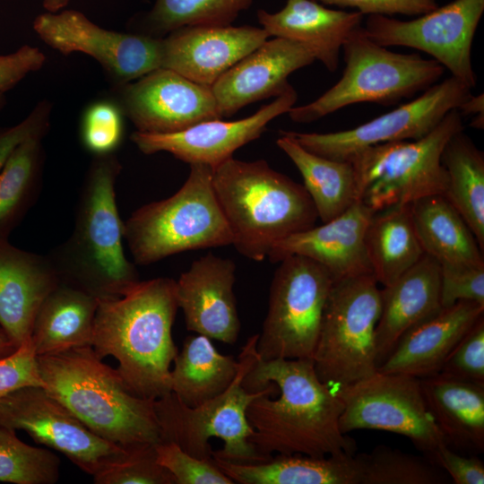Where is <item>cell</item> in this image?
<instances>
[{
    "label": "cell",
    "instance_id": "obj_23",
    "mask_svg": "<svg viewBox=\"0 0 484 484\" xmlns=\"http://www.w3.org/2000/svg\"><path fill=\"white\" fill-rule=\"evenodd\" d=\"M60 281L50 256L0 238V326L17 346L30 338L39 307Z\"/></svg>",
    "mask_w": 484,
    "mask_h": 484
},
{
    "label": "cell",
    "instance_id": "obj_32",
    "mask_svg": "<svg viewBox=\"0 0 484 484\" xmlns=\"http://www.w3.org/2000/svg\"><path fill=\"white\" fill-rule=\"evenodd\" d=\"M276 143L300 172L303 186L323 222L336 218L358 201L355 173L350 161L315 154L285 131L281 132Z\"/></svg>",
    "mask_w": 484,
    "mask_h": 484
},
{
    "label": "cell",
    "instance_id": "obj_2",
    "mask_svg": "<svg viewBox=\"0 0 484 484\" xmlns=\"http://www.w3.org/2000/svg\"><path fill=\"white\" fill-rule=\"evenodd\" d=\"M178 309L176 281H140L117 298H98L92 349L108 356L132 393L157 400L171 392L170 367L178 350L172 326Z\"/></svg>",
    "mask_w": 484,
    "mask_h": 484
},
{
    "label": "cell",
    "instance_id": "obj_49",
    "mask_svg": "<svg viewBox=\"0 0 484 484\" xmlns=\"http://www.w3.org/2000/svg\"><path fill=\"white\" fill-rule=\"evenodd\" d=\"M484 98L483 94L471 95L457 109L462 116L476 115L471 121V126L482 129L484 125Z\"/></svg>",
    "mask_w": 484,
    "mask_h": 484
},
{
    "label": "cell",
    "instance_id": "obj_10",
    "mask_svg": "<svg viewBox=\"0 0 484 484\" xmlns=\"http://www.w3.org/2000/svg\"><path fill=\"white\" fill-rule=\"evenodd\" d=\"M380 312V289L374 275L333 281L312 358L324 384L334 389L376 372V328Z\"/></svg>",
    "mask_w": 484,
    "mask_h": 484
},
{
    "label": "cell",
    "instance_id": "obj_13",
    "mask_svg": "<svg viewBox=\"0 0 484 484\" xmlns=\"http://www.w3.org/2000/svg\"><path fill=\"white\" fill-rule=\"evenodd\" d=\"M0 421L27 432L38 444L65 454L92 477L130 454L92 432L44 387L27 386L0 401Z\"/></svg>",
    "mask_w": 484,
    "mask_h": 484
},
{
    "label": "cell",
    "instance_id": "obj_25",
    "mask_svg": "<svg viewBox=\"0 0 484 484\" xmlns=\"http://www.w3.org/2000/svg\"><path fill=\"white\" fill-rule=\"evenodd\" d=\"M380 296L376 328L377 367L408 331L442 308L440 264L424 254L393 282L380 289Z\"/></svg>",
    "mask_w": 484,
    "mask_h": 484
},
{
    "label": "cell",
    "instance_id": "obj_14",
    "mask_svg": "<svg viewBox=\"0 0 484 484\" xmlns=\"http://www.w3.org/2000/svg\"><path fill=\"white\" fill-rule=\"evenodd\" d=\"M483 12L484 0H454L411 21L369 15L363 31L382 47L402 46L430 55L451 76L472 89L476 74L471 47Z\"/></svg>",
    "mask_w": 484,
    "mask_h": 484
},
{
    "label": "cell",
    "instance_id": "obj_1",
    "mask_svg": "<svg viewBox=\"0 0 484 484\" xmlns=\"http://www.w3.org/2000/svg\"><path fill=\"white\" fill-rule=\"evenodd\" d=\"M242 385L250 393L267 388L249 404V438L258 453L315 457L353 454L356 445L339 427L342 402L317 376L312 359H261Z\"/></svg>",
    "mask_w": 484,
    "mask_h": 484
},
{
    "label": "cell",
    "instance_id": "obj_36",
    "mask_svg": "<svg viewBox=\"0 0 484 484\" xmlns=\"http://www.w3.org/2000/svg\"><path fill=\"white\" fill-rule=\"evenodd\" d=\"M358 484H441L447 474L428 456H418L379 445L353 455Z\"/></svg>",
    "mask_w": 484,
    "mask_h": 484
},
{
    "label": "cell",
    "instance_id": "obj_48",
    "mask_svg": "<svg viewBox=\"0 0 484 484\" xmlns=\"http://www.w3.org/2000/svg\"><path fill=\"white\" fill-rule=\"evenodd\" d=\"M44 54L37 48L22 46L13 53L0 55V93L11 89L45 63Z\"/></svg>",
    "mask_w": 484,
    "mask_h": 484
},
{
    "label": "cell",
    "instance_id": "obj_46",
    "mask_svg": "<svg viewBox=\"0 0 484 484\" xmlns=\"http://www.w3.org/2000/svg\"><path fill=\"white\" fill-rule=\"evenodd\" d=\"M340 7L357 8L363 14L419 15L438 7L436 0H314Z\"/></svg>",
    "mask_w": 484,
    "mask_h": 484
},
{
    "label": "cell",
    "instance_id": "obj_8",
    "mask_svg": "<svg viewBox=\"0 0 484 484\" xmlns=\"http://www.w3.org/2000/svg\"><path fill=\"white\" fill-rule=\"evenodd\" d=\"M345 68L341 79L318 99L292 107L290 119L310 123L350 105L373 102L393 105L434 85L445 68L418 54L393 52L370 39L363 26L342 46Z\"/></svg>",
    "mask_w": 484,
    "mask_h": 484
},
{
    "label": "cell",
    "instance_id": "obj_33",
    "mask_svg": "<svg viewBox=\"0 0 484 484\" xmlns=\"http://www.w3.org/2000/svg\"><path fill=\"white\" fill-rule=\"evenodd\" d=\"M238 359L218 351L207 336L189 335L173 360L171 392L189 407L221 393L232 382Z\"/></svg>",
    "mask_w": 484,
    "mask_h": 484
},
{
    "label": "cell",
    "instance_id": "obj_38",
    "mask_svg": "<svg viewBox=\"0 0 484 484\" xmlns=\"http://www.w3.org/2000/svg\"><path fill=\"white\" fill-rule=\"evenodd\" d=\"M60 460L54 453L18 438L15 429L0 421V482L54 484Z\"/></svg>",
    "mask_w": 484,
    "mask_h": 484
},
{
    "label": "cell",
    "instance_id": "obj_4",
    "mask_svg": "<svg viewBox=\"0 0 484 484\" xmlns=\"http://www.w3.org/2000/svg\"><path fill=\"white\" fill-rule=\"evenodd\" d=\"M212 186L239 254L263 261L279 241L318 219L305 189L264 160L233 157L212 169Z\"/></svg>",
    "mask_w": 484,
    "mask_h": 484
},
{
    "label": "cell",
    "instance_id": "obj_24",
    "mask_svg": "<svg viewBox=\"0 0 484 484\" xmlns=\"http://www.w3.org/2000/svg\"><path fill=\"white\" fill-rule=\"evenodd\" d=\"M482 315L484 306L473 301L461 300L442 307L408 331L376 371L418 378L437 375L453 349Z\"/></svg>",
    "mask_w": 484,
    "mask_h": 484
},
{
    "label": "cell",
    "instance_id": "obj_50",
    "mask_svg": "<svg viewBox=\"0 0 484 484\" xmlns=\"http://www.w3.org/2000/svg\"><path fill=\"white\" fill-rule=\"evenodd\" d=\"M14 341L9 337L5 331L0 326V359L10 355L17 350Z\"/></svg>",
    "mask_w": 484,
    "mask_h": 484
},
{
    "label": "cell",
    "instance_id": "obj_31",
    "mask_svg": "<svg viewBox=\"0 0 484 484\" xmlns=\"http://www.w3.org/2000/svg\"><path fill=\"white\" fill-rule=\"evenodd\" d=\"M365 242L373 275L383 287L393 282L425 254L413 224L411 203L375 212Z\"/></svg>",
    "mask_w": 484,
    "mask_h": 484
},
{
    "label": "cell",
    "instance_id": "obj_11",
    "mask_svg": "<svg viewBox=\"0 0 484 484\" xmlns=\"http://www.w3.org/2000/svg\"><path fill=\"white\" fill-rule=\"evenodd\" d=\"M278 264L257 355L264 360L312 359L334 281L324 267L302 255H289Z\"/></svg>",
    "mask_w": 484,
    "mask_h": 484
},
{
    "label": "cell",
    "instance_id": "obj_37",
    "mask_svg": "<svg viewBox=\"0 0 484 484\" xmlns=\"http://www.w3.org/2000/svg\"><path fill=\"white\" fill-rule=\"evenodd\" d=\"M253 0H156L148 15L151 28L159 33L186 26L230 25Z\"/></svg>",
    "mask_w": 484,
    "mask_h": 484
},
{
    "label": "cell",
    "instance_id": "obj_9",
    "mask_svg": "<svg viewBox=\"0 0 484 484\" xmlns=\"http://www.w3.org/2000/svg\"><path fill=\"white\" fill-rule=\"evenodd\" d=\"M462 115L449 111L425 136L365 148L349 160L353 167L358 201L374 212L445 194L447 175L442 152L448 141L463 131Z\"/></svg>",
    "mask_w": 484,
    "mask_h": 484
},
{
    "label": "cell",
    "instance_id": "obj_29",
    "mask_svg": "<svg viewBox=\"0 0 484 484\" xmlns=\"http://www.w3.org/2000/svg\"><path fill=\"white\" fill-rule=\"evenodd\" d=\"M216 465L240 484H358L353 454L315 457L278 454L255 463H241L213 456Z\"/></svg>",
    "mask_w": 484,
    "mask_h": 484
},
{
    "label": "cell",
    "instance_id": "obj_39",
    "mask_svg": "<svg viewBox=\"0 0 484 484\" xmlns=\"http://www.w3.org/2000/svg\"><path fill=\"white\" fill-rule=\"evenodd\" d=\"M155 452L158 462L171 473L176 484L234 483L213 459H198L175 443L160 442L155 445Z\"/></svg>",
    "mask_w": 484,
    "mask_h": 484
},
{
    "label": "cell",
    "instance_id": "obj_17",
    "mask_svg": "<svg viewBox=\"0 0 484 484\" xmlns=\"http://www.w3.org/2000/svg\"><path fill=\"white\" fill-rule=\"evenodd\" d=\"M122 104L137 131L143 133H176L222 118L212 87L164 67L125 83Z\"/></svg>",
    "mask_w": 484,
    "mask_h": 484
},
{
    "label": "cell",
    "instance_id": "obj_16",
    "mask_svg": "<svg viewBox=\"0 0 484 484\" xmlns=\"http://www.w3.org/2000/svg\"><path fill=\"white\" fill-rule=\"evenodd\" d=\"M33 29L63 55L91 56L120 82L128 83L161 67L162 39L102 29L75 10L41 13Z\"/></svg>",
    "mask_w": 484,
    "mask_h": 484
},
{
    "label": "cell",
    "instance_id": "obj_30",
    "mask_svg": "<svg viewBox=\"0 0 484 484\" xmlns=\"http://www.w3.org/2000/svg\"><path fill=\"white\" fill-rule=\"evenodd\" d=\"M411 213L425 254L439 264H484L483 251L474 234L443 194L414 201Z\"/></svg>",
    "mask_w": 484,
    "mask_h": 484
},
{
    "label": "cell",
    "instance_id": "obj_52",
    "mask_svg": "<svg viewBox=\"0 0 484 484\" xmlns=\"http://www.w3.org/2000/svg\"><path fill=\"white\" fill-rule=\"evenodd\" d=\"M2 101H3V93H0V106L2 104Z\"/></svg>",
    "mask_w": 484,
    "mask_h": 484
},
{
    "label": "cell",
    "instance_id": "obj_21",
    "mask_svg": "<svg viewBox=\"0 0 484 484\" xmlns=\"http://www.w3.org/2000/svg\"><path fill=\"white\" fill-rule=\"evenodd\" d=\"M315 61L299 42L279 37L266 39L212 84L220 116L231 117L248 104L280 96L291 86L290 74Z\"/></svg>",
    "mask_w": 484,
    "mask_h": 484
},
{
    "label": "cell",
    "instance_id": "obj_26",
    "mask_svg": "<svg viewBox=\"0 0 484 484\" xmlns=\"http://www.w3.org/2000/svg\"><path fill=\"white\" fill-rule=\"evenodd\" d=\"M364 14L326 8L314 0H287L275 13L257 11V19L269 36L303 44L330 72L339 65L348 39L362 25Z\"/></svg>",
    "mask_w": 484,
    "mask_h": 484
},
{
    "label": "cell",
    "instance_id": "obj_51",
    "mask_svg": "<svg viewBox=\"0 0 484 484\" xmlns=\"http://www.w3.org/2000/svg\"><path fill=\"white\" fill-rule=\"evenodd\" d=\"M69 0H43V7L50 13H56L63 9Z\"/></svg>",
    "mask_w": 484,
    "mask_h": 484
},
{
    "label": "cell",
    "instance_id": "obj_20",
    "mask_svg": "<svg viewBox=\"0 0 484 484\" xmlns=\"http://www.w3.org/2000/svg\"><path fill=\"white\" fill-rule=\"evenodd\" d=\"M269 37L263 28L249 25L183 27L162 39L161 67L212 87Z\"/></svg>",
    "mask_w": 484,
    "mask_h": 484
},
{
    "label": "cell",
    "instance_id": "obj_5",
    "mask_svg": "<svg viewBox=\"0 0 484 484\" xmlns=\"http://www.w3.org/2000/svg\"><path fill=\"white\" fill-rule=\"evenodd\" d=\"M117 159L100 156L85 179L71 238L50 255L61 281L99 298H117L135 285V264L124 251V222L116 202Z\"/></svg>",
    "mask_w": 484,
    "mask_h": 484
},
{
    "label": "cell",
    "instance_id": "obj_34",
    "mask_svg": "<svg viewBox=\"0 0 484 484\" xmlns=\"http://www.w3.org/2000/svg\"><path fill=\"white\" fill-rule=\"evenodd\" d=\"M441 161L446 170L444 196L463 218L484 249V155L461 131L445 146Z\"/></svg>",
    "mask_w": 484,
    "mask_h": 484
},
{
    "label": "cell",
    "instance_id": "obj_47",
    "mask_svg": "<svg viewBox=\"0 0 484 484\" xmlns=\"http://www.w3.org/2000/svg\"><path fill=\"white\" fill-rule=\"evenodd\" d=\"M48 115V106L41 103L22 122L0 132V172L20 143L32 136L45 134Z\"/></svg>",
    "mask_w": 484,
    "mask_h": 484
},
{
    "label": "cell",
    "instance_id": "obj_19",
    "mask_svg": "<svg viewBox=\"0 0 484 484\" xmlns=\"http://www.w3.org/2000/svg\"><path fill=\"white\" fill-rule=\"evenodd\" d=\"M236 264L212 253L194 260L176 281L186 329L233 345L240 331L234 293Z\"/></svg>",
    "mask_w": 484,
    "mask_h": 484
},
{
    "label": "cell",
    "instance_id": "obj_22",
    "mask_svg": "<svg viewBox=\"0 0 484 484\" xmlns=\"http://www.w3.org/2000/svg\"><path fill=\"white\" fill-rule=\"evenodd\" d=\"M375 212L357 201L336 218L277 242L268 259L279 263L298 255L324 267L333 281L372 274L366 248V232Z\"/></svg>",
    "mask_w": 484,
    "mask_h": 484
},
{
    "label": "cell",
    "instance_id": "obj_15",
    "mask_svg": "<svg viewBox=\"0 0 484 484\" xmlns=\"http://www.w3.org/2000/svg\"><path fill=\"white\" fill-rule=\"evenodd\" d=\"M471 90L450 76L424 91L417 99L354 128L324 134L285 133L315 154L349 160L370 146L425 136L449 111L459 108L471 95Z\"/></svg>",
    "mask_w": 484,
    "mask_h": 484
},
{
    "label": "cell",
    "instance_id": "obj_3",
    "mask_svg": "<svg viewBox=\"0 0 484 484\" xmlns=\"http://www.w3.org/2000/svg\"><path fill=\"white\" fill-rule=\"evenodd\" d=\"M37 359L44 388L96 435L129 453L161 442L155 400L132 393L91 346Z\"/></svg>",
    "mask_w": 484,
    "mask_h": 484
},
{
    "label": "cell",
    "instance_id": "obj_6",
    "mask_svg": "<svg viewBox=\"0 0 484 484\" xmlns=\"http://www.w3.org/2000/svg\"><path fill=\"white\" fill-rule=\"evenodd\" d=\"M134 263L148 265L173 255L232 245L233 238L212 186V168L190 164L171 196L145 204L124 222Z\"/></svg>",
    "mask_w": 484,
    "mask_h": 484
},
{
    "label": "cell",
    "instance_id": "obj_45",
    "mask_svg": "<svg viewBox=\"0 0 484 484\" xmlns=\"http://www.w3.org/2000/svg\"><path fill=\"white\" fill-rule=\"evenodd\" d=\"M434 461L455 484H483L484 463L476 454L463 455L445 444L436 447Z\"/></svg>",
    "mask_w": 484,
    "mask_h": 484
},
{
    "label": "cell",
    "instance_id": "obj_28",
    "mask_svg": "<svg viewBox=\"0 0 484 484\" xmlns=\"http://www.w3.org/2000/svg\"><path fill=\"white\" fill-rule=\"evenodd\" d=\"M98 298L77 286L60 281L36 315L30 341L37 356L92 346Z\"/></svg>",
    "mask_w": 484,
    "mask_h": 484
},
{
    "label": "cell",
    "instance_id": "obj_12",
    "mask_svg": "<svg viewBox=\"0 0 484 484\" xmlns=\"http://www.w3.org/2000/svg\"><path fill=\"white\" fill-rule=\"evenodd\" d=\"M334 391L342 402L339 427L343 434L374 429L402 435L430 459L445 444L426 404L420 378L376 371Z\"/></svg>",
    "mask_w": 484,
    "mask_h": 484
},
{
    "label": "cell",
    "instance_id": "obj_44",
    "mask_svg": "<svg viewBox=\"0 0 484 484\" xmlns=\"http://www.w3.org/2000/svg\"><path fill=\"white\" fill-rule=\"evenodd\" d=\"M27 386L45 387L30 338L23 341L15 351L0 359V401L9 393Z\"/></svg>",
    "mask_w": 484,
    "mask_h": 484
},
{
    "label": "cell",
    "instance_id": "obj_27",
    "mask_svg": "<svg viewBox=\"0 0 484 484\" xmlns=\"http://www.w3.org/2000/svg\"><path fill=\"white\" fill-rule=\"evenodd\" d=\"M422 393L445 443L469 454L484 451V385L435 375L420 378Z\"/></svg>",
    "mask_w": 484,
    "mask_h": 484
},
{
    "label": "cell",
    "instance_id": "obj_41",
    "mask_svg": "<svg viewBox=\"0 0 484 484\" xmlns=\"http://www.w3.org/2000/svg\"><path fill=\"white\" fill-rule=\"evenodd\" d=\"M95 484H176L156 458L155 445L131 452L123 462L93 477Z\"/></svg>",
    "mask_w": 484,
    "mask_h": 484
},
{
    "label": "cell",
    "instance_id": "obj_40",
    "mask_svg": "<svg viewBox=\"0 0 484 484\" xmlns=\"http://www.w3.org/2000/svg\"><path fill=\"white\" fill-rule=\"evenodd\" d=\"M438 375L484 385V315L461 338Z\"/></svg>",
    "mask_w": 484,
    "mask_h": 484
},
{
    "label": "cell",
    "instance_id": "obj_18",
    "mask_svg": "<svg viewBox=\"0 0 484 484\" xmlns=\"http://www.w3.org/2000/svg\"><path fill=\"white\" fill-rule=\"evenodd\" d=\"M297 99V92L290 86L270 104L246 118L207 120L170 134L136 131L131 140L145 154L167 151L189 165L200 163L214 169L232 158L235 151L258 139L272 120L294 107Z\"/></svg>",
    "mask_w": 484,
    "mask_h": 484
},
{
    "label": "cell",
    "instance_id": "obj_43",
    "mask_svg": "<svg viewBox=\"0 0 484 484\" xmlns=\"http://www.w3.org/2000/svg\"><path fill=\"white\" fill-rule=\"evenodd\" d=\"M441 305L468 300L484 306V264H440Z\"/></svg>",
    "mask_w": 484,
    "mask_h": 484
},
{
    "label": "cell",
    "instance_id": "obj_42",
    "mask_svg": "<svg viewBox=\"0 0 484 484\" xmlns=\"http://www.w3.org/2000/svg\"><path fill=\"white\" fill-rule=\"evenodd\" d=\"M122 117L117 108L106 101L91 105L84 114L82 137L85 147L99 156L108 155L120 143Z\"/></svg>",
    "mask_w": 484,
    "mask_h": 484
},
{
    "label": "cell",
    "instance_id": "obj_35",
    "mask_svg": "<svg viewBox=\"0 0 484 484\" xmlns=\"http://www.w3.org/2000/svg\"><path fill=\"white\" fill-rule=\"evenodd\" d=\"M42 137L32 136L20 143L0 172V238H7L37 191Z\"/></svg>",
    "mask_w": 484,
    "mask_h": 484
},
{
    "label": "cell",
    "instance_id": "obj_7",
    "mask_svg": "<svg viewBox=\"0 0 484 484\" xmlns=\"http://www.w3.org/2000/svg\"><path fill=\"white\" fill-rule=\"evenodd\" d=\"M258 333L250 336L238 356V368L230 385L219 395L189 407L169 393L155 400L154 408L161 442H172L191 455L212 460V455L235 462L255 463L269 460L250 443L254 429L246 411L267 388L250 393L242 380L255 362Z\"/></svg>",
    "mask_w": 484,
    "mask_h": 484
}]
</instances>
